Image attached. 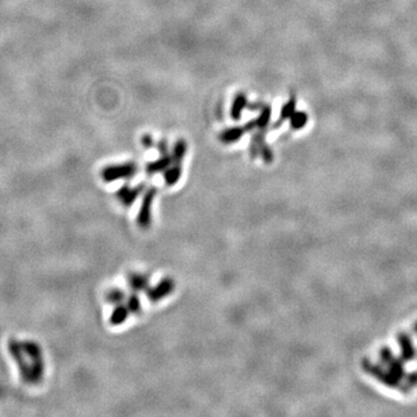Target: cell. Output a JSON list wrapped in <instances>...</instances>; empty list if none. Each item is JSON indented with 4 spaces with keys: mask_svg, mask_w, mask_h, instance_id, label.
Here are the masks:
<instances>
[{
    "mask_svg": "<svg viewBox=\"0 0 417 417\" xmlns=\"http://www.w3.org/2000/svg\"><path fill=\"white\" fill-rule=\"evenodd\" d=\"M138 173V165L133 161H126L122 164L109 165L101 172V178L104 182L110 183L118 180H131Z\"/></svg>",
    "mask_w": 417,
    "mask_h": 417,
    "instance_id": "1",
    "label": "cell"
},
{
    "mask_svg": "<svg viewBox=\"0 0 417 417\" xmlns=\"http://www.w3.org/2000/svg\"><path fill=\"white\" fill-rule=\"evenodd\" d=\"M127 285L132 290V292H145L150 288V277L145 273L141 272H131L127 276Z\"/></svg>",
    "mask_w": 417,
    "mask_h": 417,
    "instance_id": "7",
    "label": "cell"
},
{
    "mask_svg": "<svg viewBox=\"0 0 417 417\" xmlns=\"http://www.w3.org/2000/svg\"><path fill=\"white\" fill-rule=\"evenodd\" d=\"M182 172H183L182 165L172 163L170 165V167H168L167 170L163 173L165 185H166L167 187L175 186L176 183H178L180 180H181Z\"/></svg>",
    "mask_w": 417,
    "mask_h": 417,
    "instance_id": "10",
    "label": "cell"
},
{
    "mask_svg": "<svg viewBox=\"0 0 417 417\" xmlns=\"http://www.w3.org/2000/svg\"><path fill=\"white\" fill-rule=\"evenodd\" d=\"M248 107V97L243 92H240L234 96L232 101L230 115L233 121H240L242 117L243 110Z\"/></svg>",
    "mask_w": 417,
    "mask_h": 417,
    "instance_id": "8",
    "label": "cell"
},
{
    "mask_svg": "<svg viewBox=\"0 0 417 417\" xmlns=\"http://www.w3.org/2000/svg\"><path fill=\"white\" fill-rule=\"evenodd\" d=\"M171 164H172L171 152L165 153V155H160V158H158L157 160L150 161V163L146 164V166H145L146 175L153 176V175L158 174V173H164L168 167H170Z\"/></svg>",
    "mask_w": 417,
    "mask_h": 417,
    "instance_id": "6",
    "label": "cell"
},
{
    "mask_svg": "<svg viewBox=\"0 0 417 417\" xmlns=\"http://www.w3.org/2000/svg\"><path fill=\"white\" fill-rule=\"evenodd\" d=\"M130 314V311L127 310L125 304H119V305H116L114 311H112L109 321H110L111 326H121L127 320Z\"/></svg>",
    "mask_w": 417,
    "mask_h": 417,
    "instance_id": "13",
    "label": "cell"
},
{
    "mask_svg": "<svg viewBox=\"0 0 417 417\" xmlns=\"http://www.w3.org/2000/svg\"><path fill=\"white\" fill-rule=\"evenodd\" d=\"M146 189V185L144 182L139 183V185L131 187L129 185H124L122 188H119L116 193V196H117L118 201L122 203L124 206L126 208H130L131 205H133V203L136 202L139 196H142L144 194Z\"/></svg>",
    "mask_w": 417,
    "mask_h": 417,
    "instance_id": "4",
    "label": "cell"
},
{
    "mask_svg": "<svg viewBox=\"0 0 417 417\" xmlns=\"http://www.w3.org/2000/svg\"><path fill=\"white\" fill-rule=\"evenodd\" d=\"M297 110V97L296 95H291L289 97L287 102H285L281 109V115L278 121L273 124V129H277V127L282 126V124L284 122L289 121V118L294 115V112Z\"/></svg>",
    "mask_w": 417,
    "mask_h": 417,
    "instance_id": "9",
    "label": "cell"
},
{
    "mask_svg": "<svg viewBox=\"0 0 417 417\" xmlns=\"http://www.w3.org/2000/svg\"><path fill=\"white\" fill-rule=\"evenodd\" d=\"M290 121V126L292 130L299 131L304 129L309 123V114L304 110H296L294 115L289 118Z\"/></svg>",
    "mask_w": 417,
    "mask_h": 417,
    "instance_id": "14",
    "label": "cell"
},
{
    "mask_svg": "<svg viewBox=\"0 0 417 417\" xmlns=\"http://www.w3.org/2000/svg\"><path fill=\"white\" fill-rule=\"evenodd\" d=\"M125 305L131 314H139L142 312V300L137 292H132L125 299Z\"/></svg>",
    "mask_w": 417,
    "mask_h": 417,
    "instance_id": "15",
    "label": "cell"
},
{
    "mask_svg": "<svg viewBox=\"0 0 417 417\" xmlns=\"http://www.w3.org/2000/svg\"><path fill=\"white\" fill-rule=\"evenodd\" d=\"M188 153V143L183 138L178 139L173 145V149L171 151L172 156V163L183 165V160Z\"/></svg>",
    "mask_w": 417,
    "mask_h": 417,
    "instance_id": "11",
    "label": "cell"
},
{
    "mask_svg": "<svg viewBox=\"0 0 417 417\" xmlns=\"http://www.w3.org/2000/svg\"><path fill=\"white\" fill-rule=\"evenodd\" d=\"M127 295L123 290H119V289H112L107 294V300L109 304H112V305H119V304L125 303Z\"/></svg>",
    "mask_w": 417,
    "mask_h": 417,
    "instance_id": "16",
    "label": "cell"
},
{
    "mask_svg": "<svg viewBox=\"0 0 417 417\" xmlns=\"http://www.w3.org/2000/svg\"><path fill=\"white\" fill-rule=\"evenodd\" d=\"M258 156L261 157L262 161L265 165L272 164L273 163V159H275V155H273V151H272L271 146L266 144V143H264V144H263L261 146L260 152H258Z\"/></svg>",
    "mask_w": 417,
    "mask_h": 417,
    "instance_id": "17",
    "label": "cell"
},
{
    "mask_svg": "<svg viewBox=\"0 0 417 417\" xmlns=\"http://www.w3.org/2000/svg\"><path fill=\"white\" fill-rule=\"evenodd\" d=\"M247 131L243 125H235V126H230L226 127V129L221 131L219 133V142L223 143L225 145H231L238 143L240 139H241Z\"/></svg>",
    "mask_w": 417,
    "mask_h": 417,
    "instance_id": "5",
    "label": "cell"
},
{
    "mask_svg": "<svg viewBox=\"0 0 417 417\" xmlns=\"http://www.w3.org/2000/svg\"><path fill=\"white\" fill-rule=\"evenodd\" d=\"M141 143H142L143 148H144L145 150H151L153 146H155V139H153L151 134H149V133L144 134V136L142 137Z\"/></svg>",
    "mask_w": 417,
    "mask_h": 417,
    "instance_id": "18",
    "label": "cell"
},
{
    "mask_svg": "<svg viewBox=\"0 0 417 417\" xmlns=\"http://www.w3.org/2000/svg\"><path fill=\"white\" fill-rule=\"evenodd\" d=\"M157 150L160 155H165V153H170V146H168V142L166 139H161L160 142H158L157 144Z\"/></svg>",
    "mask_w": 417,
    "mask_h": 417,
    "instance_id": "19",
    "label": "cell"
},
{
    "mask_svg": "<svg viewBox=\"0 0 417 417\" xmlns=\"http://www.w3.org/2000/svg\"><path fill=\"white\" fill-rule=\"evenodd\" d=\"M175 290V282L172 277H165L159 283L151 287L145 291L146 298L151 303H159L168 296H171Z\"/></svg>",
    "mask_w": 417,
    "mask_h": 417,
    "instance_id": "3",
    "label": "cell"
},
{
    "mask_svg": "<svg viewBox=\"0 0 417 417\" xmlns=\"http://www.w3.org/2000/svg\"><path fill=\"white\" fill-rule=\"evenodd\" d=\"M158 190L156 187H149L143 194L141 208L137 216V225L142 230H149L152 225L153 203L157 197Z\"/></svg>",
    "mask_w": 417,
    "mask_h": 417,
    "instance_id": "2",
    "label": "cell"
},
{
    "mask_svg": "<svg viewBox=\"0 0 417 417\" xmlns=\"http://www.w3.org/2000/svg\"><path fill=\"white\" fill-rule=\"evenodd\" d=\"M258 116L255 118L256 122V130H269V125L271 123V115H272V108L270 104H263L260 110H258Z\"/></svg>",
    "mask_w": 417,
    "mask_h": 417,
    "instance_id": "12",
    "label": "cell"
}]
</instances>
